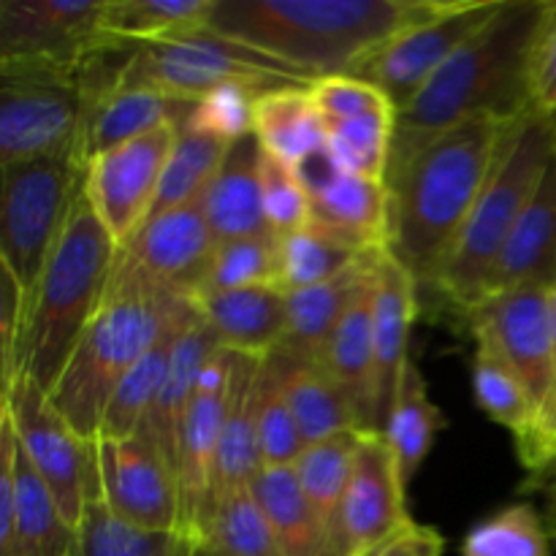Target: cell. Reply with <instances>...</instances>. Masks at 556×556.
<instances>
[{"label": "cell", "mask_w": 556, "mask_h": 556, "mask_svg": "<svg viewBox=\"0 0 556 556\" xmlns=\"http://www.w3.org/2000/svg\"><path fill=\"white\" fill-rule=\"evenodd\" d=\"M552 0H503L492 20L472 33L454 58L396 112L386 182L429 141L470 117L516 123L532 106V54Z\"/></svg>", "instance_id": "obj_1"}, {"label": "cell", "mask_w": 556, "mask_h": 556, "mask_svg": "<svg viewBox=\"0 0 556 556\" xmlns=\"http://www.w3.org/2000/svg\"><path fill=\"white\" fill-rule=\"evenodd\" d=\"M451 5L454 0H215L206 30L324 79L348 74L380 43Z\"/></svg>", "instance_id": "obj_2"}, {"label": "cell", "mask_w": 556, "mask_h": 556, "mask_svg": "<svg viewBox=\"0 0 556 556\" xmlns=\"http://www.w3.org/2000/svg\"><path fill=\"white\" fill-rule=\"evenodd\" d=\"M514 123L470 117L429 141L389 188V250L418 288H432Z\"/></svg>", "instance_id": "obj_3"}, {"label": "cell", "mask_w": 556, "mask_h": 556, "mask_svg": "<svg viewBox=\"0 0 556 556\" xmlns=\"http://www.w3.org/2000/svg\"><path fill=\"white\" fill-rule=\"evenodd\" d=\"M190 307L193 299L161 291L114 266L101 309L47 394L54 410L81 438L96 440L119 380L161 340L166 326Z\"/></svg>", "instance_id": "obj_4"}, {"label": "cell", "mask_w": 556, "mask_h": 556, "mask_svg": "<svg viewBox=\"0 0 556 556\" xmlns=\"http://www.w3.org/2000/svg\"><path fill=\"white\" fill-rule=\"evenodd\" d=\"M117 255L119 248L81 190L33 293L20 348V375L47 394L101 309Z\"/></svg>", "instance_id": "obj_5"}, {"label": "cell", "mask_w": 556, "mask_h": 556, "mask_svg": "<svg viewBox=\"0 0 556 556\" xmlns=\"http://www.w3.org/2000/svg\"><path fill=\"white\" fill-rule=\"evenodd\" d=\"M554 152L552 125L538 112L516 119L505 134L492 174L432 286L465 320L489 299L500 255L535 195Z\"/></svg>", "instance_id": "obj_6"}, {"label": "cell", "mask_w": 556, "mask_h": 556, "mask_svg": "<svg viewBox=\"0 0 556 556\" xmlns=\"http://www.w3.org/2000/svg\"><path fill=\"white\" fill-rule=\"evenodd\" d=\"M85 65L36 58L0 60V166L52 155H76L81 161L90 103Z\"/></svg>", "instance_id": "obj_7"}, {"label": "cell", "mask_w": 556, "mask_h": 556, "mask_svg": "<svg viewBox=\"0 0 556 556\" xmlns=\"http://www.w3.org/2000/svg\"><path fill=\"white\" fill-rule=\"evenodd\" d=\"M0 168V264L14 271L30 307L43 266L85 190L87 166L76 155H52Z\"/></svg>", "instance_id": "obj_8"}, {"label": "cell", "mask_w": 556, "mask_h": 556, "mask_svg": "<svg viewBox=\"0 0 556 556\" xmlns=\"http://www.w3.org/2000/svg\"><path fill=\"white\" fill-rule=\"evenodd\" d=\"M119 81L150 87L177 101L195 103L201 96L228 81L275 90V87L293 85L307 87L315 79L248 43L231 41L220 33L199 30L172 41L139 47L130 54Z\"/></svg>", "instance_id": "obj_9"}, {"label": "cell", "mask_w": 556, "mask_h": 556, "mask_svg": "<svg viewBox=\"0 0 556 556\" xmlns=\"http://www.w3.org/2000/svg\"><path fill=\"white\" fill-rule=\"evenodd\" d=\"M476 340L489 342L505 362L510 364L525 383L538 418L541 434L538 443L521 465L530 467L541 448L543 429L552 416L556 396V337L552 318V291L541 288H519V291L492 293L486 302L478 304L467 318Z\"/></svg>", "instance_id": "obj_10"}, {"label": "cell", "mask_w": 556, "mask_h": 556, "mask_svg": "<svg viewBox=\"0 0 556 556\" xmlns=\"http://www.w3.org/2000/svg\"><path fill=\"white\" fill-rule=\"evenodd\" d=\"M3 407L9 410L27 462L43 478L63 516L76 530L87 508V497L101 486L98 483L96 440L81 438L54 410L47 391L38 389L25 375H20L11 389L3 391Z\"/></svg>", "instance_id": "obj_11"}, {"label": "cell", "mask_w": 556, "mask_h": 556, "mask_svg": "<svg viewBox=\"0 0 556 556\" xmlns=\"http://www.w3.org/2000/svg\"><path fill=\"white\" fill-rule=\"evenodd\" d=\"M503 0H454L445 14L407 27L358 60L348 76L378 87L396 112L421 92V87L454 58L456 49L481 30Z\"/></svg>", "instance_id": "obj_12"}, {"label": "cell", "mask_w": 556, "mask_h": 556, "mask_svg": "<svg viewBox=\"0 0 556 556\" xmlns=\"http://www.w3.org/2000/svg\"><path fill=\"white\" fill-rule=\"evenodd\" d=\"M177 134L179 125H163L87 161L85 195L119 250L152 217Z\"/></svg>", "instance_id": "obj_13"}, {"label": "cell", "mask_w": 556, "mask_h": 556, "mask_svg": "<svg viewBox=\"0 0 556 556\" xmlns=\"http://www.w3.org/2000/svg\"><path fill=\"white\" fill-rule=\"evenodd\" d=\"M391 445L383 432H364L356 467L337 516L334 556H369L413 525Z\"/></svg>", "instance_id": "obj_14"}, {"label": "cell", "mask_w": 556, "mask_h": 556, "mask_svg": "<svg viewBox=\"0 0 556 556\" xmlns=\"http://www.w3.org/2000/svg\"><path fill=\"white\" fill-rule=\"evenodd\" d=\"M217 242L206 223L204 199L163 212L125 244L117 269L141 277L161 291L195 299L204 288Z\"/></svg>", "instance_id": "obj_15"}, {"label": "cell", "mask_w": 556, "mask_h": 556, "mask_svg": "<svg viewBox=\"0 0 556 556\" xmlns=\"http://www.w3.org/2000/svg\"><path fill=\"white\" fill-rule=\"evenodd\" d=\"M98 483L119 519L155 532H179L177 478L144 432L96 438Z\"/></svg>", "instance_id": "obj_16"}, {"label": "cell", "mask_w": 556, "mask_h": 556, "mask_svg": "<svg viewBox=\"0 0 556 556\" xmlns=\"http://www.w3.org/2000/svg\"><path fill=\"white\" fill-rule=\"evenodd\" d=\"M103 0H0V60L85 65L103 47Z\"/></svg>", "instance_id": "obj_17"}, {"label": "cell", "mask_w": 556, "mask_h": 556, "mask_svg": "<svg viewBox=\"0 0 556 556\" xmlns=\"http://www.w3.org/2000/svg\"><path fill=\"white\" fill-rule=\"evenodd\" d=\"M237 353L220 351L210 358L195 389L193 405L182 429L177 467V494H179V535L190 543L199 535L212 503V483H215L217 445H220L223 418H226L228 394H231V369Z\"/></svg>", "instance_id": "obj_18"}, {"label": "cell", "mask_w": 556, "mask_h": 556, "mask_svg": "<svg viewBox=\"0 0 556 556\" xmlns=\"http://www.w3.org/2000/svg\"><path fill=\"white\" fill-rule=\"evenodd\" d=\"M418 313V282L410 271L380 250L372 280V331H375V432H383L394 405L402 372L407 367V337Z\"/></svg>", "instance_id": "obj_19"}, {"label": "cell", "mask_w": 556, "mask_h": 556, "mask_svg": "<svg viewBox=\"0 0 556 556\" xmlns=\"http://www.w3.org/2000/svg\"><path fill=\"white\" fill-rule=\"evenodd\" d=\"M386 250V248H380ZM380 250L369 253L367 258L358 261L340 277L320 286L304 288V291H291L288 296V324L282 334L277 356L291 364H309V367H324L326 353H329L331 340H334L337 326L342 324L345 313L351 309L353 299L358 296L367 280L372 277L375 258Z\"/></svg>", "instance_id": "obj_20"}, {"label": "cell", "mask_w": 556, "mask_h": 556, "mask_svg": "<svg viewBox=\"0 0 556 556\" xmlns=\"http://www.w3.org/2000/svg\"><path fill=\"white\" fill-rule=\"evenodd\" d=\"M90 103H87L85 134H81V161H87L112 147L152 134L163 125H182L193 103L177 101L150 87L117 85L98 87L87 81Z\"/></svg>", "instance_id": "obj_21"}, {"label": "cell", "mask_w": 556, "mask_h": 556, "mask_svg": "<svg viewBox=\"0 0 556 556\" xmlns=\"http://www.w3.org/2000/svg\"><path fill=\"white\" fill-rule=\"evenodd\" d=\"M220 348L223 345L217 342V337L212 334L206 320L201 318L199 309H195V315L188 320L182 334H179L177 348H174L166 383L157 391V400L152 402L150 413H147L144 424H141L139 429V432H144L147 438L155 443V448L161 451V456L166 459L174 478H177L179 467V445H182L185 418H188L190 405H193L201 372H204L210 358L215 356Z\"/></svg>", "instance_id": "obj_22"}, {"label": "cell", "mask_w": 556, "mask_h": 556, "mask_svg": "<svg viewBox=\"0 0 556 556\" xmlns=\"http://www.w3.org/2000/svg\"><path fill=\"white\" fill-rule=\"evenodd\" d=\"M264 358L242 356V353L233 356L231 394H228L220 445H217L215 483H212L210 508L217 500L228 497V494L239 492V489L253 486L255 476L264 470L258 448V396Z\"/></svg>", "instance_id": "obj_23"}, {"label": "cell", "mask_w": 556, "mask_h": 556, "mask_svg": "<svg viewBox=\"0 0 556 556\" xmlns=\"http://www.w3.org/2000/svg\"><path fill=\"white\" fill-rule=\"evenodd\" d=\"M193 304L217 342L242 356H271L286 334L288 296L280 288L210 291Z\"/></svg>", "instance_id": "obj_24"}, {"label": "cell", "mask_w": 556, "mask_h": 556, "mask_svg": "<svg viewBox=\"0 0 556 556\" xmlns=\"http://www.w3.org/2000/svg\"><path fill=\"white\" fill-rule=\"evenodd\" d=\"M519 288H556V152L500 255L489 296Z\"/></svg>", "instance_id": "obj_25"}, {"label": "cell", "mask_w": 556, "mask_h": 556, "mask_svg": "<svg viewBox=\"0 0 556 556\" xmlns=\"http://www.w3.org/2000/svg\"><path fill=\"white\" fill-rule=\"evenodd\" d=\"M261 155L255 134L242 136L228 147L220 172L206 188L204 212L217 244L271 233L261 193Z\"/></svg>", "instance_id": "obj_26"}, {"label": "cell", "mask_w": 556, "mask_h": 556, "mask_svg": "<svg viewBox=\"0 0 556 556\" xmlns=\"http://www.w3.org/2000/svg\"><path fill=\"white\" fill-rule=\"evenodd\" d=\"M253 134L266 155L286 163L293 172L329 144L326 123L315 109L309 85L261 92L253 106Z\"/></svg>", "instance_id": "obj_27"}, {"label": "cell", "mask_w": 556, "mask_h": 556, "mask_svg": "<svg viewBox=\"0 0 556 556\" xmlns=\"http://www.w3.org/2000/svg\"><path fill=\"white\" fill-rule=\"evenodd\" d=\"M79 535L60 510L43 478L33 470L16 440L14 456V530L0 556H76Z\"/></svg>", "instance_id": "obj_28"}, {"label": "cell", "mask_w": 556, "mask_h": 556, "mask_svg": "<svg viewBox=\"0 0 556 556\" xmlns=\"http://www.w3.org/2000/svg\"><path fill=\"white\" fill-rule=\"evenodd\" d=\"M309 220L342 233L367 250L389 244V188L386 182L337 172L309 193Z\"/></svg>", "instance_id": "obj_29"}, {"label": "cell", "mask_w": 556, "mask_h": 556, "mask_svg": "<svg viewBox=\"0 0 556 556\" xmlns=\"http://www.w3.org/2000/svg\"><path fill=\"white\" fill-rule=\"evenodd\" d=\"M378 261V258H375ZM372 277L353 299L351 309L337 326L326 353L324 369L337 380L362 413L369 432H375V331H372Z\"/></svg>", "instance_id": "obj_30"}, {"label": "cell", "mask_w": 556, "mask_h": 556, "mask_svg": "<svg viewBox=\"0 0 556 556\" xmlns=\"http://www.w3.org/2000/svg\"><path fill=\"white\" fill-rule=\"evenodd\" d=\"M277 358L282 364V389L304 445L320 443L340 432H369L358 407L324 367L291 364L282 356Z\"/></svg>", "instance_id": "obj_31"}, {"label": "cell", "mask_w": 556, "mask_h": 556, "mask_svg": "<svg viewBox=\"0 0 556 556\" xmlns=\"http://www.w3.org/2000/svg\"><path fill=\"white\" fill-rule=\"evenodd\" d=\"M215 0H103L101 36L125 47L163 43L206 30Z\"/></svg>", "instance_id": "obj_32"}, {"label": "cell", "mask_w": 556, "mask_h": 556, "mask_svg": "<svg viewBox=\"0 0 556 556\" xmlns=\"http://www.w3.org/2000/svg\"><path fill=\"white\" fill-rule=\"evenodd\" d=\"M253 494L269 516L282 556H334L329 532L304 497L293 467H264L255 476Z\"/></svg>", "instance_id": "obj_33"}, {"label": "cell", "mask_w": 556, "mask_h": 556, "mask_svg": "<svg viewBox=\"0 0 556 556\" xmlns=\"http://www.w3.org/2000/svg\"><path fill=\"white\" fill-rule=\"evenodd\" d=\"M448 427L443 410L429 400L427 380L416 362H407L402 372L400 389H396L394 405H391L389 418H386L383 438L391 445L400 476L405 486H410L413 478L421 470L424 459L432 451L434 440Z\"/></svg>", "instance_id": "obj_34"}, {"label": "cell", "mask_w": 556, "mask_h": 556, "mask_svg": "<svg viewBox=\"0 0 556 556\" xmlns=\"http://www.w3.org/2000/svg\"><path fill=\"white\" fill-rule=\"evenodd\" d=\"M195 315V304L185 309L179 318H174L161 334V340L134 364L128 375L119 380L117 391H114L112 402H109L106 413L101 421V434L98 438H114L125 440L134 438L144 424L147 413H150L152 402L157 400V391L166 383L168 367H172L174 348H177L179 334L188 326V320Z\"/></svg>", "instance_id": "obj_35"}, {"label": "cell", "mask_w": 556, "mask_h": 556, "mask_svg": "<svg viewBox=\"0 0 556 556\" xmlns=\"http://www.w3.org/2000/svg\"><path fill=\"white\" fill-rule=\"evenodd\" d=\"M369 253H375V250L362 248L342 233L309 220L307 226L277 237L280 291H304V288L334 280L342 271L367 258Z\"/></svg>", "instance_id": "obj_36"}, {"label": "cell", "mask_w": 556, "mask_h": 556, "mask_svg": "<svg viewBox=\"0 0 556 556\" xmlns=\"http://www.w3.org/2000/svg\"><path fill=\"white\" fill-rule=\"evenodd\" d=\"M476 358H472V391H476V402L494 424L514 432L521 459L538 443L541 418H538L535 405H532L519 375L510 369V364L489 342L476 340Z\"/></svg>", "instance_id": "obj_37"}, {"label": "cell", "mask_w": 556, "mask_h": 556, "mask_svg": "<svg viewBox=\"0 0 556 556\" xmlns=\"http://www.w3.org/2000/svg\"><path fill=\"white\" fill-rule=\"evenodd\" d=\"M362 438L364 432H340L320 443L304 445L299 459L291 465L304 497L309 500L320 525L329 532L331 552H334L337 516H340L342 500H345L348 483H351L353 467H356Z\"/></svg>", "instance_id": "obj_38"}, {"label": "cell", "mask_w": 556, "mask_h": 556, "mask_svg": "<svg viewBox=\"0 0 556 556\" xmlns=\"http://www.w3.org/2000/svg\"><path fill=\"white\" fill-rule=\"evenodd\" d=\"M193 546L215 556H282L271 521L253 486L217 500L204 516Z\"/></svg>", "instance_id": "obj_39"}, {"label": "cell", "mask_w": 556, "mask_h": 556, "mask_svg": "<svg viewBox=\"0 0 556 556\" xmlns=\"http://www.w3.org/2000/svg\"><path fill=\"white\" fill-rule=\"evenodd\" d=\"M76 556H190L193 543L179 532H155L119 519L103 500L101 486L90 492L81 514Z\"/></svg>", "instance_id": "obj_40"}, {"label": "cell", "mask_w": 556, "mask_h": 556, "mask_svg": "<svg viewBox=\"0 0 556 556\" xmlns=\"http://www.w3.org/2000/svg\"><path fill=\"white\" fill-rule=\"evenodd\" d=\"M228 147H231L228 141L193 134V130L179 125L177 141H174L172 155L166 161V172H163L155 206H152V217L204 199L206 188L226 161Z\"/></svg>", "instance_id": "obj_41"}, {"label": "cell", "mask_w": 556, "mask_h": 556, "mask_svg": "<svg viewBox=\"0 0 556 556\" xmlns=\"http://www.w3.org/2000/svg\"><path fill=\"white\" fill-rule=\"evenodd\" d=\"M394 125V109L326 123V139H329L331 157H334L342 172L356 174V177L364 179H375V182H386Z\"/></svg>", "instance_id": "obj_42"}, {"label": "cell", "mask_w": 556, "mask_h": 556, "mask_svg": "<svg viewBox=\"0 0 556 556\" xmlns=\"http://www.w3.org/2000/svg\"><path fill=\"white\" fill-rule=\"evenodd\" d=\"M552 535L532 503H514L478 521L462 543V556H552Z\"/></svg>", "instance_id": "obj_43"}, {"label": "cell", "mask_w": 556, "mask_h": 556, "mask_svg": "<svg viewBox=\"0 0 556 556\" xmlns=\"http://www.w3.org/2000/svg\"><path fill=\"white\" fill-rule=\"evenodd\" d=\"M242 288H280L275 233L217 244L210 275L199 293L242 291Z\"/></svg>", "instance_id": "obj_44"}, {"label": "cell", "mask_w": 556, "mask_h": 556, "mask_svg": "<svg viewBox=\"0 0 556 556\" xmlns=\"http://www.w3.org/2000/svg\"><path fill=\"white\" fill-rule=\"evenodd\" d=\"M258 448L264 467H291L304 451L302 432L282 389V364L275 353L264 358V372H261Z\"/></svg>", "instance_id": "obj_45"}, {"label": "cell", "mask_w": 556, "mask_h": 556, "mask_svg": "<svg viewBox=\"0 0 556 556\" xmlns=\"http://www.w3.org/2000/svg\"><path fill=\"white\" fill-rule=\"evenodd\" d=\"M261 92H266L264 87L242 85V81L215 87L190 106L182 128L233 144L242 136L253 134V106Z\"/></svg>", "instance_id": "obj_46"}, {"label": "cell", "mask_w": 556, "mask_h": 556, "mask_svg": "<svg viewBox=\"0 0 556 556\" xmlns=\"http://www.w3.org/2000/svg\"><path fill=\"white\" fill-rule=\"evenodd\" d=\"M261 193H264L266 223L275 237L296 231L309 223L313 201L304 182L291 166L275 161L266 152L261 155Z\"/></svg>", "instance_id": "obj_47"}, {"label": "cell", "mask_w": 556, "mask_h": 556, "mask_svg": "<svg viewBox=\"0 0 556 556\" xmlns=\"http://www.w3.org/2000/svg\"><path fill=\"white\" fill-rule=\"evenodd\" d=\"M309 96H313L315 109L320 112L324 123H334V119H351V117H362V114L394 109L389 98H386L378 87L367 85V81L348 74L315 79L313 85H309Z\"/></svg>", "instance_id": "obj_48"}, {"label": "cell", "mask_w": 556, "mask_h": 556, "mask_svg": "<svg viewBox=\"0 0 556 556\" xmlns=\"http://www.w3.org/2000/svg\"><path fill=\"white\" fill-rule=\"evenodd\" d=\"M0 269H3V277H0V367H3V391H9L11 383L20 378V348L30 307L14 271L5 264H0Z\"/></svg>", "instance_id": "obj_49"}, {"label": "cell", "mask_w": 556, "mask_h": 556, "mask_svg": "<svg viewBox=\"0 0 556 556\" xmlns=\"http://www.w3.org/2000/svg\"><path fill=\"white\" fill-rule=\"evenodd\" d=\"M532 106L543 117L556 112V0L543 20L532 54Z\"/></svg>", "instance_id": "obj_50"}, {"label": "cell", "mask_w": 556, "mask_h": 556, "mask_svg": "<svg viewBox=\"0 0 556 556\" xmlns=\"http://www.w3.org/2000/svg\"><path fill=\"white\" fill-rule=\"evenodd\" d=\"M443 548L445 538L434 527H424L413 521L410 527H405L400 535L375 548L369 556H443Z\"/></svg>", "instance_id": "obj_51"}, {"label": "cell", "mask_w": 556, "mask_h": 556, "mask_svg": "<svg viewBox=\"0 0 556 556\" xmlns=\"http://www.w3.org/2000/svg\"><path fill=\"white\" fill-rule=\"evenodd\" d=\"M532 483L546 494V516H543V521L548 527V535L556 538V462L548 470H543L541 476L532 478Z\"/></svg>", "instance_id": "obj_52"}, {"label": "cell", "mask_w": 556, "mask_h": 556, "mask_svg": "<svg viewBox=\"0 0 556 556\" xmlns=\"http://www.w3.org/2000/svg\"><path fill=\"white\" fill-rule=\"evenodd\" d=\"M552 318H554V337H556V288L552 291Z\"/></svg>", "instance_id": "obj_53"}, {"label": "cell", "mask_w": 556, "mask_h": 556, "mask_svg": "<svg viewBox=\"0 0 556 556\" xmlns=\"http://www.w3.org/2000/svg\"><path fill=\"white\" fill-rule=\"evenodd\" d=\"M190 556H215V554H210V552H201L199 546H193V552H190Z\"/></svg>", "instance_id": "obj_54"}, {"label": "cell", "mask_w": 556, "mask_h": 556, "mask_svg": "<svg viewBox=\"0 0 556 556\" xmlns=\"http://www.w3.org/2000/svg\"><path fill=\"white\" fill-rule=\"evenodd\" d=\"M546 119H548V125H552V130H556V112H554V114H548Z\"/></svg>", "instance_id": "obj_55"}]
</instances>
